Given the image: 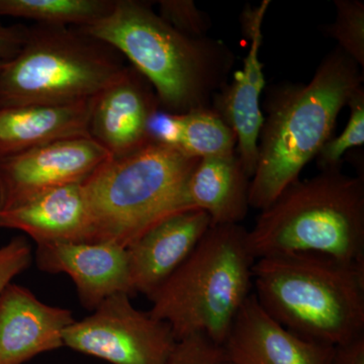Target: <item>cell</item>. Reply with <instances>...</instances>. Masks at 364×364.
I'll return each instance as SVG.
<instances>
[{
	"mask_svg": "<svg viewBox=\"0 0 364 364\" xmlns=\"http://www.w3.org/2000/svg\"><path fill=\"white\" fill-rule=\"evenodd\" d=\"M363 87V69L336 47L308 83H282L268 90L250 208L264 210L299 178L332 139L342 109Z\"/></svg>",
	"mask_w": 364,
	"mask_h": 364,
	"instance_id": "1",
	"label": "cell"
},
{
	"mask_svg": "<svg viewBox=\"0 0 364 364\" xmlns=\"http://www.w3.org/2000/svg\"><path fill=\"white\" fill-rule=\"evenodd\" d=\"M80 28L129 60L154 88L160 109L172 114L210 107L236 60L223 41L172 28L149 2L114 0L105 18Z\"/></svg>",
	"mask_w": 364,
	"mask_h": 364,
	"instance_id": "2",
	"label": "cell"
},
{
	"mask_svg": "<svg viewBox=\"0 0 364 364\" xmlns=\"http://www.w3.org/2000/svg\"><path fill=\"white\" fill-rule=\"evenodd\" d=\"M252 277L259 305L299 336L333 347L364 336V262L277 254L256 259Z\"/></svg>",
	"mask_w": 364,
	"mask_h": 364,
	"instance_id": "3",
	"label": "cell"
},
{
	"mask_svg": "<svg viewBox=\"0 0 364 364\" xmlns=\"http://www.w3.org/2000/svg\"><path fill=\"white\" fill-rule=\"evenodd\" d=\"M256 259L287 253H316L364 262V176L342 166L296 179L267 208L250 231Z\"/></svg>",
	"mask_w": 364,
	"mask_h": 364,
	"instance_id": "4",
	"label": "cell"
},
{
	"mask_svg": "<svg viewBox=\"0 0 364 364\" xmlns=\"http://www.w3.org/2000/svg\"><path fill=\"white\" fill-rule=\"evenodd\" d=\"M254 263L245 228L212 226L183 264L148 298L149 312L168 323L177 341L203 335L223 346L252 294Z\"/></svg>",
	"mask_w": 364,
	"mask_h": 364,
	"instance_id": "5",
	"label": "cell"
},
{
	"mask_svg": "<svg viewBox=\"0 0 364 364\" xmlns=\"http://www.w3.org/2000/svg\"><path fill=\"white\" fill-rule=\"evenodd\" d=\"M198 159L150 141L122 157H109L85 182L91 242L127 248L165 218L191 210L184 191Z\"/></svg>",
	"mask_w": 364,
	"mask_h": 364,
	"instance_id": "6",
	"label": "cell"
},
{
	"mask_svg": "<svg viewBox=\"0 0 364 364\" xmlns=\"http://www.w3.org/2000/svg\"><path fill=\"white\" fill-rule=\"evenodd\" d=\"M121 53L80 28L35 25L0 70V107L90 100L126 68Z\"/></svg>",
	"mask_w": 364,
	"mask_h": 364,
	"instance_id": "7",
	"label": "cell"
},
{
	"mask_svg": "<svg viewBox=\"0 0 364 364\" xmlns=\"http://www.w3.org/2000/svg\"><path fill=\"white\" fill-rule=\"evenodd\" d=\"M64 346L112 364H166L177 340L168 323L132 305L131 296L112 294L92 315L74 321Z\"/></svg>",
	"mask_w": 364,
	"mask_h": 364,
	"instance_id": "8",
	"label": "cell"
},
{
	"mask_svg": "<svg viewBox=\"0 0 364 364\" xmlns=\"http://www.w3.org/2000/svg\"><path fill=\"white\" fill-rule=\"evenodd\" d=\"M109 157L90 136H77L0 159V210L51 189L82 183Z\"/></svg>",
	"mask_w": 364,
	"mask_h": 364,
	"instance_id": "9",
	"label": "cell"
},
{
	"mask_svg": "<svg viewBox=\"0 0 364 364\" xmlns=\"http://www.w3.org/2000/svg\"><path fill=\"white\" fill-rule=\"evenodd\" d=\"M269 6V0H263L256 7L246 6L241 21L249 40L248 55L244 59L243 68L235 72L232 80L215 93L210 105L236 135V154L250 178L257 163L258 141L264 119L260 107L265 86L264 66L259 52L262 23Z\"/></svg>",
	"mask_w": 364,
	"mask_h": 364,
	"instance_id": "10",
	"label": "cell"
},
{
	"mask_svg": "<svg viewBox=\"0 0 364 364\" xmlns=\"http://www.w3.org/2000/svg\"><path fill=\"white\" fill-rule=\"evenodd\" d=\"M160 109L154 88L133 66L92 98L88 135L111 157L130 154L150 142L149 124Z\"/></svg>",
	"mask_w": 364,
	"mask_h": 364,
	"instance_id": "11",
	"label": "cell"
},
{
	"mask_svg": "<svg viewBox=\"0 0 364 364\" xmlns=\"http://www.w3.org/2000/svg\"><path fill=\"white\" fill-rule=\"evenodd\" d=\"M36 263L42 272L65 273L75 284L81 305L95 311L112 294L132 291L127 248L109 242L37 244Z\"/></svg>",
	"mask_w": 364,
	"mask_h": 364,
	"instance_id": "12",
	"label": "cell"
},
{
	"mask_svg": "<svg viewBox=\"0 0 364 364\" xmlns=\"http://www.w3.org/2000/svg\"><path fill=\"white\" fill-rule=\"evenodd\" d=\"M230 364H332L335 347L299 336L249 296L224 344Z\"/></svg>",
	"mask_w": 364,
	"mask_h": 364,
	"instance_id": "13",
	"label": "cell"
},
{
	"mask_svg": "<svg viewBox=\"0 0 364 364\" xmlns=\"http://www.w3.org/2000/svg\"><path fill=\"white\" fill-rule=\"evenodd\" d=\"M212 227L200 210H181L165 218L127 247L133 294L147 298L183 264Z\"/></svg>",
	"mask_w": 364,
	"mask_h": 364,
	"instance_id": "14",
	"label": "cell"
},
{
	"mask_svg": "<svg viewBox=\"0 0 364 364\" xmlns=\"http://www.w3.org/2000/svg\"><path fill=\"white\" fill-rule=\"evenodd\" d=\"M74 321L71 311L47 305L11 282L0 294V364H23L61 348L63 333Z\"/></svg>",
	"mask_w": 364,
	"mask_h": 364,
	"instance_id": "15",
	"label": "cell"
},
{
	"mask_svg": "<svg viewBox=\"0 0 364 364\" xmlns=\"http://www.w3.org/2000/svg\"><path fill=\"white\" fill-rule=\"evenodd\" d=\"M0 228L23 232L37 244L91 242L82 183L51 189L18 207L0 210Z\"/></svg>",
	"mask_w": 364,
	"mask_h": 364,
	"instance_id": "16",
	"label": "cell"
},
{
	"mask_svg": "<svg viewBox=\"0 0 364 364\" xmlns=\"http://www.w3.org/2000/svg\"><path fill=\"white\" fill-rule=\"evenodd\" d=\"M92 98L68 105L0 107V159L64 139L90 136Z\"/></svg>",
	"mask_w": 364,
	"mask_h": 364,
	"instance_id": "17",
	"label": "cell"
},
{
	"mask_svg": "<svg viewBox=\"0 0 364 364\" xmlns=\"http://www.w3.org/2000/svg\"><path fill=\"white\" fill-rule=\"evenodd\" d=\"M250 181L236 153L198 159L186 182V208L205 212L212 226L240 225L250 210Z\"/></svg>",
	"mask_w": 364,
	"mask_h": 364,
	"instance_id": "18",
	"label": "cell"
},
{
	"mask_svg": "<svg viewBox=\"0 0 364 364\" xmlns=\"http://www.w3.org/2000/svg\"><path fill=\"white\" fill-rule=\"evenodd\" d=\"M114 4V0H0V16L85 28L105 18Z\"/></svg>",
	"mask_w": 364,
	"mask_h": 364,
	"instance_id": "19",
	"label": "cell"
},
{
	"mask_svg": "<svg viewBox=\"0 0 364 364\" xmlns=\"http://www.w3.org/2000/svg\"><path fill=\"white\" fill-rule=\"evenodd\" d=\"M181 116L178 150L182 153L196 159L236 153V135L212 107L193 109Z\"/></svg>",
	"mask_w": 364,
	"mask_h": 364,
	"instance_id": "20",
	"label": "cell"
},
{
	"mask_svg": "<svg viewBox=\"0 0 364 364\" xmlns=\"http://www.w3.org/2000/svg\"><path fill=\"white\" fill-rule=\"evenodd\" d=\"M336 18L323 28L325 35L336 41L337 47L364 69V2L336 0Z\"/></svg>",
	"mask_w": 364,
	"mask_h": 364,
	"instance_id": "21",
	"label": "cell"
},
{
	"mask_svg": "<svg viewBox=\"0 0 364 364\" xmlns=\"http://www.w3.org/2000/svg\"><path fill=\"white\" fill-rule=\"evenodd\" d=\"M347 107L350 114L344 130L336 138L330 139L316 157L321 170L341 166L345 153L364 144V87L354 95Z\"/></svg>",
	"mask_w": 364,
	"mask_h": 364,
	"instance_id": "22",
	"label": "cell"
},
{
	"mask_svg": "<svg viewBox=\"0 0 364 364\" xmlns=\"http://www.w3.org/2000/svg\"><path fill=\"white\" fill-rule=\"evenodd\" d=\"M158 6L160 18L172 28L189 37H207L212 23L193 0H160Z\"/></svg>",
	"mask_w": 364,
	"mask_h": 364,
	"instance_id": "23",
	"label": "cell"
},
{
	"mask_svg": "<svg viewBox=\"0 0 364 364\" xmlns=\"http://www.w3.org/2000/svg\"><path fill=\"white\" fill-rule=\"evenodd\" d=\"M222 345L203 335H191L177 341L166 364H227Z\"/></svg>",
	"mask_w": 364,
	"mask_h": 364,
	"instance_id": "24",
	"label": "cell"
},
{
	"mask_svg": "<svg viewBox=\"0 0 364 364\" xmlns=\"http://www.w3.org/2000/svg\"><path fill=\"white\" fill-rule=\"evenodd\" d=\"M32 262V249L23 237H14L0 247V294Z\"/></svg>",
	"mask_w": 364,
	"mask_h": 364,
	"instance_id": "25",
	"label": "cell"
},
{
	"mask_svg": "<svg viewBox=\"0 0 364 364\" xmlns=\"http://www.w3.org/2000/svg\"><path fill=\"white\" fill-rule=\"evenodd\" d=\"M181 114L158 109L150 121V140L178 149L182 132Z\"/></svg>",
	"mask_w": 364,
	"mask_h": 364,
	"instance_id": "26",
	"label": "cell"
},
{
	"mask_svg": "<svg viewBox=\"0 0 364 364\" xmlns=\"http://www.w3.org/2000/svg\"><path fill=\"white\" fill-rule=\"evenodd\" d=\"M28 26H6L0 23V61H11L25 43Z\"/></svg>",
	"mask_w": 364,
	"mask_h": 364,
	"instance_id": "27",
	"label": "cell"
},
{
	"mask_svg": "<svg viewBox=\"0 0 364 364\" xmlns=\"http://www.w3.org/2000/svg\"><path fill=\"white\" fill-rule=\"evenodd\" d=\"M332 364H364V336L335 347Z\"/></svg>",
	"mask_w": 364,
	"mask_h": 364,
	"instance_id": "28",
	"label": "cell"
},
{
	"mask_svg": "<svg viewBox=\"0 0 364 364\" xmlns=\"http://www.w3.org/2000/svg\"><path fill=\"white\" fill-rule=\"evenodd\" d=\"M9 61H0V70H1L2 68H4V66H6V64Z\"/></svg>",
	"mask_w": 364,
	"mask_h": 364,
	"instance_id": "29",
	"label": "cell"
},
{
	"mask_svg": "<svg viewBox=\"0 0 364 364\" xmlns=\"http://www.w3.org/2000/svg\"><path fill=\"white\" fill-rule=\"evenodd\" d=\"M227 364H230L229 363H228Z\"/></svg>",
	"mask_w": 364,
	"mask_h": 364,
	"instance_id": "30",
	"label": "cell"
}]
</instances>
